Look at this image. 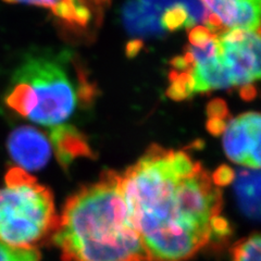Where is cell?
Masks as SVG:
<instances>
[{
	"label": "cell",
	"instance_id": "6da1fadb",
	"mask_svg": "<svg viewBox=\"0 0 261 261\" xmlns=\"http://www.w3.org/2000/svg\"><path fill=\"white\" fill-rule=\"evenodd\" d=\"M120 181L148 261H187L230 233L221 191L185 151L152 145Z\"/></svg>",
	"mask_w": 261,
	"mask_h": 261
},
{
	"label": "cell",
	"instance_id": "7a4b0ae2",
	"mask_svg": "<svg viewBox=\"0 0 261 261\" xmlns=\"http://www.w3.org/2000/svg\"><path fill=\"white\" fill-rule=\"evenodd\" d=\"M51 235L63 261H148L114 171L71 196Z\"/></svg>",
	"mask_w": 261,
	"mask_h": 261
},
{
	"label": "cell",
	"instance_id": "3957f363",
	"mask_svg": "<svg viewBox=\"0 0 261 261\" xmlns=\"http://www.w3.org/2000/svg\"><path fill=\"white\" fill-rule=\"evenodd\" d=\"M71 55L64 51L27 57L12 77L6 103L20 116L49 128L64 125L80 105L95 96L85 74H70Z\"/></svg>",
	"mask_w": 261,
	"mask_h": 261
},
{
	"label": "cell",
	"instance_id": "277c9868",
	"mask_svg": "<svg viewBox=\"0 0 261 261\" xmlns=\"http://www.w3.org/2000/svg\"><path fill=\"white\" fill-rule=\"evenodd\" d=\"M57 222L51 192L19 167L8 171L0 189V242L36 247L54 233Z\"/></svg>",
	"mask_w": 261,
	"mask_h": 261
},
{
	"label": "cell",
	"instance_id": "5b68a950",
	"mask_svg": "<svg viewBox=\"0 0 261 261\" xmlns=\"http://www.w3.org/2000/svg\"><path fill=\"white\" fill-rule=\"evenodd\" d=\"M219 56L232 86L249 87L260 79V34L241 29L224 31L217 36Z\"/></svg>",
	"mask_w": 261,
	"mask_h": 261
},
{
	"label": "cell",
	"instance_id": "8992f818",
	"mask_svg": "<svg viewBox=\"0 0 261 261\" xmlns=\"http://www.w3.org/2000/svg\"><path fill=\"white\" fill-rule=\"evenodd\" d=\"M260 132L261 119L259 113L241 114L225 126L223 146L233 162L250 169L260 167Z\"/></svg>",
	"mask_w": 261,
	"mask_h": 261
},
{
	"label": "cell",
	"instance_id": "52a82bcc",
	"mask_svg": "<svg viewBox=\"0 0 261 261\" xmlns=\"http://www.w3.org/2000/svg\"><path fill=\"white\" fill-rule=\"evenodd\" d=\"M11 158L24 171L44 168L51 157V146L47 137L32 126L15 128L8 140Z\"/></svg>",
	"mask_w": 261,
	"mask_h": 261
},
{
	"label": "cell",
	"instance_id": "ba28073f",
	"mask_svg": "<svg viewBox=\"0 0 261 261\" xmlns=\"http://www.w3.org/2000/svg\"><path fill=\"white\" fill-rule=\"evenodd\" d=\"M122 19L124 27L133 36L157 37L165 34L160 22L161 14L140 0H127L122 9Z\"/></svg>",
	"mask_w": 261,
	"mask_h": 261
},
{
	"label": "cell",
	"instance_id": "9c48e42d",
	"mask_svg": "<svg viewBox=\"0 0 261 261\" xmlns=\"http://www.w3.org/2000/svg\"><path fill=\"white\" fill-rule=\"evenodd\" d=\"M49 136L62 166H68L77 157H88L92 154L85 137L71 125L64 124L49 129Z\"/></svg>",
	"mask_w": 261,
	"mask_h": 261
},
{
	"label": "cell",
	"instance_id": "30bf717a",
	"mask_svg": "<svg viewBox=\"0 0 261 261\" xmlns=\"http://www.w3.org/2000/svg\"><path fill=\"white\" fill-rule=\"evenodd\" d=\"M238 200L244 214L249 218H259L260 214V173L257 169L245 168L234 177Z\"/></svg>",
	"mask_w": 261,
	"mask_h": 261
},
{
	"label": "cell",
	"instance_id": "8fae6325",
	"mask_svg": "<svg viewBox=\"0 0 261 261\" xmlns=\"http://www.w3.org/2000/svg\"><path fill=\"white\" fill-rule=\"evenodd\" d=\"M11 4H25L47 8L55 15L72 27L84 28L91 19V12L84 0H4Z\"/></svg>",
	"mask_w": 261,
	"mask_h": 261
},
{
	"label": "cell",
	"instance_id": "7c38bea8",
	"mask_svg": "<svg viewBox=\"0 0 261 261\" xmlns=\"http://www.w3.org/2000/svg\"><path fill=\"white\" fill-rule=\"evenodd\" d=\"M145 6L151 8L154 11L162 13L175 6H183L190 16L192 29L196 24H205L210 12L206 9L200 0H140Z\"/></svg>",
	"mask_w": 261,
	"mask_h": 261
},
{
	"label": "cell",
	"instance_id": "4fadbf2b",
	"mask_svg": "<svg viewBox=\"0 0 261 261\" xmlns=\"http://www.w3.org/2000/svg\"><path fill=\"white\" fill-rule=\"evenodd\" d=\"M233 261H261V240L258 233H254L241 240L235 245Z\"/></svg>",
	"mask_w": 261,
	"mask_h": 261
},
{
	"label": "cell",
	"instance_id": "5bb4252c",
	"mask_svg": "<svg viewBox=\"0 0 261 261\" xmlns=\"http://www.w3.org/2000/svg\"><path fill=\"white\" fill-rule=\"evenodd\" d=\"M171 84L168 95L175 100H182L194 95V81L189 72L172 71L170 74Z\"/></svg>",
	"mask_w": 261,
	"mask_h": 261
},
{
	"label": "cell",
	"instance_id": "9a60e30c",
	"mask_svg": "<svg viewBox=\"0 0 261 261\" xmlns=\"http://www.w3.org/2000/svg\"><path fill=\"white\" fill-rule=\"evenodd\" d=\"M0 261H40L37 247H15L0 242Z\"/></svg>",
	"mask_w": 261,
	"mask_h": 261
},
{
	"label": "cell",
	"instance_id": "2e32d148",
	"mask_svg": "<svg viewBox=\"0 0 261 261\" xmlns=\"http://www.w3.org/2000/svg\"><path fill=\"white\" fill-rule=\"evenodd\" d=\"M160 22L165 31H176L182 28H192L189 13L183 6H175L163 12Z\"/></svg>",
	"mask_w": 261,
	"mask_h": 261
},
{
	"label": "cell",
	"instance_id": "e0dca14e",
	"mask_svg": "<svg viewBox=\"0 0 261 261\" xmlns=\"http://www.w3.org/2000/svg\"><path fill=\"white\" fill-rule=\"evenodd\" d=\"M215 37L216 35L212 34L208 29L202 25L194 27L190 33V42L193 46H201Z\"/></svg>",
	"mask_w": 261,
	"mask_h": 261
},
{
	"label": "cell",
	"instance_id": "ac0fdd59",
	"mask_svg": "<svg viewBox=\"0 0 261 261\" xmlns=\"http://www.w3.org/2000/svg\"><path fill=\"white\" fill-rule=\"evenodd\" d=\"M235 177V174L233 171L228 168V167H221L217 170L216 174L212 175V178H214V182L218 185V186H221V185H225L231 183Z\"/></svg>",
	"mask_w": 261,
	"mask_h": 261
},
{
	"label": "cell",
	"instance_id": "d6986e66",
	"mask_svg": "<svg viewBox=\"0 0 261 261\" xmlns=\"http://www.w3.org/2000/svg\"><path fill=\"white\" fill-rule=\"evenodd\" d=\"M226 106L221 100L212 101L209 106V114L210 119H221L224 120L226 117Z\"/></svg>",
	"mask_w": 261,
	"mask_h": 261
},
{
	"label": "cell",
	"instance_id": "ffe728a7",
	"mask_svg": "<svg viewBox=\"0 0 261 261\" xmlns=\"http://www.w3.org/2000/svg\"><path fill=\"white\" fill-rule=\"evenodd\" d=\"M140 51V42H133L130 43L128 48H127V53H129V55L132 56L135 53Z\"/></svg>",
	"mask_w": 261,
	"mask_h": 261
},
{
	"label": "cell",
	"instance_id": "44dd1931",
	"mask_svg": "<svg viewBox=\"0 0 261 261\" xmlns=\"http://www.w3.org/2000/svg\"><path fill=\"white\" fill-rule=\"evenodd\" d=\"M201 2H209V7H210V5H211V3H212V0H201ZM208 7V8H209ZM208 10V9H207Z\"/></svg>",
	"mask_w": 261,
	"mask_h": 261
}]
</instances>
